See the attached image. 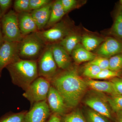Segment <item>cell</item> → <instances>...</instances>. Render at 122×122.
Listing matches in <instances>:
<instances>
[{"label": "cell", "instance_id": "7", "mask_svg": "<svg viewBox=\"0 0 122 122\" xmlns=\"http://www.w3.org/2000/svg\"><path fill=\"white\" fill-rule=\"evenodd\" d=\"M38 75L51 81L56 76L57 66L53 57L51 45H47L37 61Z\"/></svg>", "mask_w": 122, "mask_h": 122}, {"label": "cell", "instance_id": "3", "mask_svg": "<svg viewBox=\"0 0 122 122\" xmlns=\"http://www.w3.org/2000/svg\"><path fill=\"white\" fill-rule=\"evenodd\" d=\"M47 45L37 32L25 36L18 43V54L24 60L37 61Z\"/></svg>", "mask_w": 122, "mask_h": 122}, {"label": "cell", "instance_id": "30", "mask_svg": "<svg viewBox=\"0 0 122 122\" xmlns=\"http://www.w3.org/2000/svg\"><path fill=\"white\" fill-rule=\"evenodd\" d=\"M119 76L118 72L112 71L109 69L102 70L95 79H107L115 78Z\"/></svg>", "mask_w": 122, "mask_h": 122}, {"label": "cell", "instance_id": "15", "mask_svg": "<svg viewBox=\"0 0 122 122\" xmlns=\"http://www.w3.org/2000/svg\"><path fill=\"white\" fill-rule=\"evenodd\" d=\"M52 3V2L45 7L30 12L36 24L38 31L44 30L48 24L50 17Z\"/></svg>", "mask_w": 122, "mask_h": 122}, {"label": "cell", "instance_id": "9", "mask_svg": "<svg viewBox=\"0 0 122 122\" xmlns=\"http://www.w3.org/2000/svg\"><path fill=\"white\" fill-rule=\"evenodd\" d=\"M50 114L46 100L34 103L25 116L24 122H46Z\"/></svg>", "mask_w": 122, "mask_h": 122}, {"label": "cell", "instance_id": "11", "mask_svg": "<svg viewBox=\"0 0 122 122\" xmlns=\"http://www.w3.org/2000/svg\"><path fill=\"white\" fill-rule=\"evenodd\" d=\"M46 100L50 110L55 114L63 115L67 109L65 100L62 96L54 87L50 86Z\"/></svg>", "mask_w": 122, "mask_h": 122}, {"label": "cell", "instance_id": "29", "mask_svg": "<svg viewBox=\"0 0 122 122\" xmlns=\"http://www.w3.org/2000/svg\"><path fill=\"white\" fill-rule=\"evenodd\" d=\"M88 63L97 66L101 70L109 69V59L105 57L96 56Z\"/></svg>", "mask_w": 122, "mask_h": 122}, {"label": "cell", "instance_id": "31", "mask_svg": "<svg viewBox=\"0 0 122 122\" xmlns=\"http://www.w3.org/2000/svg\"><path fill=\"white\" fill-rule=\"evenodd\" d=\"M29 1L31 11L41 8L52 2L50 0H29Z\"/></svg>", "mask_w": 122, "mask_h": 122}, {"label": "cell", "instance_id": "24", "mask_svg": "<svg viewBox=\"0 0 122 122\" xmlns=\"http://www.w3.org/2000/svg\"><path fill=\"white\" fill-rule=\"evenodd\" d=\"M14 9L18 14L31 12L29 0H15L14 3Z\"/></svg>", "mask_w": 122, "mask_h": 122}, {"label": "cell", "instance_id": "23", "mask_svg": "<svg viewBox=\"0 0 122 122\" xmlns=\"http://www.w3.org/2000/svg\"><path fill=\"white\" fill-rule=\"evenodd\" d=\"M122 69V53L111 57L109 59V69L118 72Z\"/></svg>", "mask_w": 122, "mask_h": 122}, {"label": "cell", "instance_id": "13", "mask_svg": "<svg viewBox=\"0 0 122 122\" xmlns=\"http://www.w3.org/2000/svg\"><path fill=\"white\" fill-rule=\"evenodd\" d=\"M85 103L94 111L107 118H112L110 107L107 99L99 96H91L86 99Z\"/></svg>", "mask_w": 122, "mask_h": 122}, {"label": "cell", "instance_id": "39", "mask_svg": "<svg viewBox=\"0 0 122 122\" xmlns=\"http://www.w3.org/2000/svg\"><path fill=\"white\" fill-rule=\"evenodd\" d=\"M120 4H121V5H122V0H120Z\"/></svg>", "mask_w": 122, "mask_h": 122}, {"label": "cell", "instance_id": "32", "mask_svg": "<svg viewBox=\"0 0 122 122\" xmlns=\"http://www.w3.org/2000/svg\"><path fill=\"white\" fill-rule=\"evenodd\" d=\"M61 4L66 13L76 7L77 1L75 0H61Z\"/></svg>", "mask_w": 122, "mask_h": 122}, {"label": "cell", "instance_id": "37", "mask_svg": "<svg viewBox=\"0 0 122 122\" xmlns=\"http://www.w3.org/2000/svg\"><path fill=\"white\" fill-rule=\"evenodd\" d=\"M116 113L117 114L118 118L117 122H122V111Z\"/></svg>", "mask_w": 122, "mask_h": 122}, {"label": "cell", "instance_id": "40", "mask_svg": "<svg viewBox=\"0 0 122 122\" xmlns=\"http://www.w3.org/2000/svg\"></svg>", "mask_w": 122, "mask_h": 122}, {"label": "cell", "instance_id": "33", "mask_svg": "<svg viewBox=\"0 0 122 122\" xmlns=\"http://www.w3.org/2000/svg\"><path fill=\"white\" fill-rule=\"evenodd\" d=\"M117 95H122V79L115 78L111 81Z\"/></svg>", "mask_w": 122, "mask_h": 122}, {"label": "cell", "instance_id": "10", "mask_svg": "<svg viewBox=\"0 0 122 122\" xmlns=\"http://www.w3.org/2000/svg\"><path fill=\"white\" fill-rule=\"evenodd\" d=\"M122 53V41L113 37L107 38L96 52L100 56L107 58Z\"/></svg>", "mask_w": 122, "mask_h": 122}, {"label": "cell", "instance_id": "36", "mask_svg": "<svg viewBox=\"0 0 122 122\" xmlns=\"http://www.w3.org/2000/svg\"><path fill=\"white\" fill-rule=\"evenodd\" d=\"M4 41V39L1 29V23H0V46L2 45Z\"/></svg>", "mask_w": 122, "mask_h": 122}, {"label": "cell", "instance_id": "1", "mask_svg": "<svg viewBox=\"0 0 122 122\" xmlns=\"http://www.w3.org/2000/svg\"><path fill=\"white\" fill-rule=\"evenodd\" d=\"M51 82L69 108L78 105L87 86L76 70L69 69L56 75Z\"/></svg>", "mask_w": 122, "mask_h": 122}, {"label": "cell", "instance_id": "19", "mask_svg": "<svg viewBox=\"0 0 122 122\" xmlns=\"http://www.w3.org/2000/svg\"><path fill=\"white\" fill-rule=\"evenodd\" d=\"M81 38L78 34L72 32L58 43L71 55L74 50L79 44Z\"/></svg>", "mask_w": 122, "mask_h": 122}, {"label": "cell", "instance_id": "16", "mask_svg": "<svg viewBox=\"0 0 122 122\" xmlns=\"http://www.w3.org/2000/svg\"><path fill=\"white\" fill-rule=\"evenodd\" d=\"M66 14L61 4V0H56L53 2L50 17L45 29L49 28L61 21Z\"/></svg>", "mask_w": 122, "mask_h": 122}, {"label": "cell", "instance_id": "12", "mask_svg": "<svg viewBox=\"0 0 122 122\" xmlns=\"http://www.w3.org/2000/svg\"><path fill=\"white\" fill-rule=\"evenodd\" d=\"M51 46L57 67L65 70L69 69L71 63L70 55L58 43L51 45Z\"/></svg>", "mask_w": 122, "mask_h": 122}, {"label": "cell", "instance_id": "25", "mask_svg": "<svg viewBox=\"0 0 122 122\" xmlns=\"http://www.w3.org/2000/svg\"><path fill=\"white\" fill-rule=\"evenodd\" d=\"M63 122H87L82 114L76 111L66 115L63 118Z\"/></svg>", "mask_w": 122, "mask_h": 122}, {"label": "cell", "instance_id": "21", "mask_svg": "<svg viewBox=\"0 0 122 122\" xmlns=\"http://www.w3.org/2000/svg\"><path fill=\"white\" fill-rule=\"evenodd\" d=\"M102 38L93 35H86L81 38L82 45L87 50L91 52L100 45L104 41Z\"/></svg>", "mask_w": 122, "mask_h": 122}, {"label": "cell", "instance_id": "35", "mask_svg": "<svg viewBox=\"0 0 122 122\" xmlns=\"http://www.w3.org/2000/svg\"><path fill=\"white\" fill-rule=\"evenodd\" d=\"M47 122H61L59 117L57 115H53L50 118Z\"/></svg>", "mask_w": 122, "mask_h": 122}, {"label": "cell", "instance_id": "14", "mask_svg": "<svg viewBox=\"0 0 122 122\" xmlns=\"http://www.w3.org/2000/svg\"><path fill=\"white\" fill-rule=\"evenodd\" d=\"M19 28L24 36L38 31L30 12L18 14Z\"/></svg>", "mask_w": 122, "mask_h": 122}, {"label": "cell", "instance_id": "18", "mask_svg": "<svg viewBox=\"0 0 122 122\" xmlns=\"http://www.w3.org/2000/svg\"><path fill=\"white\" fill-rule=\"evenodd\" d=\"M71 55L75 61L78 63L91 61L96 57V54L86 49L80 44L74 50Z\"/></svg>", "mask_w": 122, "mask_h": 122}, {"label": "cell", "instance_id": "17", "mask_svg": "<svg viewBox=\"0 0 122 122\" xmlns=\"http://www.w3.org/2000/svg\"><path fill=\"white\" fill-rule=\"evenodd\" d=\"M87 86L96 91L111 94L117 95L111 81H103L90 80L86 81Z\"/></svg>", "mask_w": 122, "mask_h": 122}, {"label": "cell", "instance_id": "20", "mask_svg": "<svg viewBox=\"0 0 122 122\" xmlns=\"http://www.w3.org/2000/svg\"><path fill=\"white\" fill-rule=\"evenodd\" d=\"M110 33L115 38L122 41V6L117 9Z\"/></svg>", "mask_w": 122, "mask_h": 122}, {"label": "cell", "instance_id": "38", "mask_svg": "<svg viewBox=\"0 0 122 122\" xmlns=\"http://www.w3.org/2000/svg\"><path fill=\"white\" fill-rule=\"evenodd\" d=\"M2 16H3V14H2L1 10L0 8V20H1L2 17Z\"/></svg>", "mask_w": 122, "mask_h": 122}, {"label": "cell", "instance_id": "2", "mask_svg": "<svg viewBox=\"0 0 122 122\" xmlns=\"http://www.w3.org/2000/svg\"><path fill=\"white\" fill-rule=\"evenodd\" d=\"M6 68L12 83L25 91L39 77L37 61L24 60L19 58Z\"/></svg>", "mask_w": 122, "mask_h": 122}, {"label": "cell", "instance_id": "8", "mask_svg": "<svg viewBox=\"0 0 122 122\" xmlns=\"http://www.w3.org/2000/svg\"><path fill=\"white\" fill-rule=\"evenodd\" d=\"M18 43L4 41L0 46V78L4 68L20 58Z\"/></svg>", "mask_w": 122, "mask_h": 122}, {"label": "cell", "instance_id": "26", "mask_svg": "<svg viewBox=\"0 0 122 122\" xmlns=\"http://www.w3.org/2000/svg\"><path fill=\"white\" fill-rule=\"evenodd\" d=\"M26 112L9 114L0 119V122H24Z\"/></svg>", "mask_w": 122, "mask_h": 122}, {"label": "cell", "instance_id": "22", "mask_svg": "<svg viewBox=\"0 0 122 122\" xmlns=\"http://www.w3.org/2000/svg\"><path fill=\"white\" fill-rule=\"evenodd\" d=\"M110 107L113 111L117 113L122 111V95H112L107 99Z\"/></svg>", "mask_w": 122, "mask_h": 122}, {"label": "cell", "instance_id": "27", "mask_svg": "<svg viewBox=\"0 0 122 122\" xmlns=\"http://www.w3.org/2000/svg\"><path fill=\"white\" fill-rule=\"evenodd\" d=\"M101 70L97 66L88 63L83 70V75L89 78L95 79Z\"/></svg>", "mask_w": 122, "mask_h": 122}, {"label": "cell", "instance_id": "5", "mask_svg": "<svg viewBox=\"0 0 122 122\" xmlns=\"http://www.w3.org/2000/svg\"><path fill=\"white\" fill-rule=\"evenodd\" d=\"M51 86L50 81L39 76L25 91L23 96L31 104L46 100Z\"/></svg>", "mask_w": 122, "mask_h": 122}, {"label": "cell", "instance_id": "6", "mask_svg": "<svg viewBox=\"0 0 122 122\" xmlns=\"http://www.w3.org/2000/svg\"><path fill=\"white\" fill-rule=\"evenodd\" d=\"M72 31L65 20H61L46 29L37 32L38 35L46 45L59 43Z\"/></svg>", "mask_w": 122, "mask_h": 122}, {"label": "cell", "instance_id": "34", "mask_svg": "<svg viewBox=\"0 0 122 122\" xmlns=\"http://www.w3.org/2000/svg\"><path fill=\"white\" fill-rule=\"evenodd\" d=\"M12 0H0V8L2 14L4 15L7 13V11L12 5Z\"/></svg>", "mask_w": 122, "mask_h": 122}, {"label": "cell", "instance_id": "4", "mask_svg": "<svg viewBox=\"0 0 122 122\" xmlns=\"http://www.w3.org/2000/svg\"><path fill=\"white\" fill-rule=\"evenodd\" d=\"M0 23L4 41L15 42L21 41L24 36L19 28L18 13L14 10L3 15Z\"/></svg>", "mask_w": 122, "mask_h": 122}, {"label": "cell", "instance_id": "28", "mask_svg": "<svg viewBox=\"0 0 122 122\" xmlns=\"http://www.w3.org/2000/svg\"><path fill=\"white\" fill-rule=\"evenodd\" d=\"M86 120L87 122H109L107 118L92 110L87 111Z\"/></svg>", "mask_w": 122, "mask_h": 122}]
</instances>
